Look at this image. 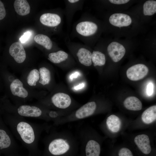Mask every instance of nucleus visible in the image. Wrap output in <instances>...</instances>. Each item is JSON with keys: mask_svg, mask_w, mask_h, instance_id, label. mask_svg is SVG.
Wrapping results in <instances>:
<instances>
[{"mask_svg": "<svg viewBox=\"0 0 156 156\" xmlns=\"http://www.w3.org/2000/svg\"><path fill=\"white\" fill-rule=\"evenodd\" d=\"M84 86V83H81L79 84V85L75 86L74 88V89L75 90H79L82 88Z\"/></svg>", "mask_w": 156, "mask_h": 156, "instance_id": "nucleus-31", "label": "nucleus"}, {"mask_svg": "<svg viewBox=\"0 0 156 156\" xmlns=\"http://www.w3.org/2000/svg\"><path fill=\"white\" fill-rule=\"evenodd\" d=\"M14 7L16 12L20 15H27L30 12V6L27 0H15L14 3Z\"/></svg>", "mask_w": 156, "mask_h": 156, "instance_id": "nucleus-17", "label": "nucleus"}, {"mask_svg": "<svg viewBox=\"0 0 156 156\" xmlns=\"http://www.w3.org/2000/svg\"><path fill=\"white\" fill-rule=\"evenodd\" d=\"M32 33L30 31L25 32L19 38V40L21 43L24 44L27 42L31 38Z\"/></svg>", "mask_w": 156, "mask_h": 156, "instance_id": "nucleus-25", "label": "nucleus"}, {"mask_svg": "<svg viewBox=\"0 0 156 156\" xmlns=\"http://www.w3.org/2000/svg\"><path fill=\"white\" fill-rule=\"evenodd\" d=\"M9 53L18 63H22L25 59V51L21 44L19 42H16L12 44L10 47Z\"/></svg>", "mask_w": 156, "mask_h": 156, "instance_id": "nucleus-11", "label": "nucleus"}, {"mask_svg": "<svg viewBox=\"0 0 156 156\" xmlns=\"http://www.w3.org/2000/svg\"><path fill=\"white\" fill-rule=\"evenodd\" d=\"M109 21L112 25L119 27L127 26L131 23L132 20L128 15L122 13H115L111 15Z\"/></svg>", "mask_w": 156, "mask_h": 156, "instance_id": "nucleus-12", "label": "nucleus"}, {"mask_svg": "<svg viewBox=\"0 0 156 156\" xmlns=\"http://www.w3.org/2000/svg\"><path fill=\"white\" fill-rule=\"evenodd\" d=\"M7 120L13 136L31 149L36 148L42 133L48 132L52 127L45 123L40 124L29 122L14 114L9 116Z\"/></svg>", "mask_w": 156, "mask_h": 156, "instance_id": "nucleus-1", "label": "nucleus"}, {"mask_svg": "<svg viewBox=\"0 0 156 156\" xmlns=\"http://www.w3.org/2000/svg\"><path fill=\"white\" fill-rule=\"evenodd\" d=\"M69 57V55L67 53L59 50L56 52L49 53L48 59L53 63L60 64L67 61Z\"/></svg>", "mask_w": 156, "mask_h": 156, "instance_id": "nucleus-15", "label": "nucleus"}, {"mask_svg": "<svg viewBox=\"0 0 156 156\" xmlns=\"http://www.w3.org/2000/svg\"><path fill=\"white\" fill-rule=\"evenodd\" d=\"M64 10L60 9L56 12H47L40 16V23L45 27L51 29L53 32L62 31L63 23Z\"/></svg>", "mask_w": 156, "mask_h": 156, "instance_id": "nucleus-5", "label": "nucleus"}, {"mask_svg": "<svg viewBox=\"0 0 156 156\" xmlns=\"http://www.w3.org/2000/svg\"><path fill=\"white\" fill-rule=\"evenodd\" d=\"M134 142L143 153L148 154L151 152V148L150 140L147 135L145 134L137 135L134 138Z\"/></svg>", "mask_w": 156, "mask_h": 156, "instance_id": "nucleus-13", "label": "nucleus"}, {"mask_svg": "<svg viewBox=\"0 0 156 156\" xmlns=\"http://www.w3.org/2000/svg\"><path fill=\"white\" fill-rule=\"evenodd\" d=\"M10 88L12 94L14 96L23 98L28 96L27 91L23 88L22 82L18 79L14 80L10 84Z\"/></svg>", "mask_w": 156, "mask_h": 156, "instance_id": "nucleus-14", "label": "nucleus"}, {"mask_svg": "<svg viewBox=\"0 0 156 156\" xmlns=\"http://www.w3.org/2000/svg\"><path fill=\"white\" fill-rule=\"evenodd\" d=\"M39 71L36 69L31 70L27 77V82L30 86H35L40 78Z\"/></svg>", "mask_w": 156, "mask_h": 156, "instance_id": "nucleus-24", "label": "nucleus"}, {"mask_svg": "<svg viewBox=\"0 0 156 156\" xmlns=\"http://www.w3.org/2000/svg\"><path fill=\"white\" fill-rule=\"evenodd\" d=\"M79 75V73L77 72L72 73L70 76V78L71 80H72L73 79L77 77Z\"/></svg>", "mask_w": 156, "mask_h": 156, "instance_id": "nucleus-30", "label": "nucleus"}, {"mask_svg": "<svg viewBox=\"0 0 156 156\" xmlns=\"http://www.w3.org/2000/svg\"><path fill=\"white\" fill-rule=\"evenodd\" d=\"M148 72V68L142 64H138L132 66L127 70L128 78L133 81L140 80L144 78Z\"/></svg>", "mask_w": 156, "mask_h": 156, "instance_id": "nucleus-7", "label": "nucleus"}, {"mask_svg": "<svg viewBox=\"0 0 156 156\" xmlns=\"http://www.w3.org/2000/svg\"><path fill=\"white\" fill-rule=\"evenodd\" d=\"M16 142L14 136L5 129L0 128V150L15 148Z\"/></svg>", "mask_w": 156, "mask_h": 156, "instance_id": "nucleus-8", "label": "nucleus"}, {"mask_svg": "<svg viewBox=\"0 0 156 156\" xmlns=\"http://www.w3.org/2000/svg\"><path fill=\"white\" fill-rule=\"evenodd\" d=\"M141 118L143 122L148 124L152 123L156 119V106H151L142 113Z\"/></svg>", "mask_w": 156, "mask_h": 156, "instance_id": "nucleus-20", "label": "nucleus"}, {"mask_svg": "<svg viewBox=\"0 0 156 156\" xmlns=\"http://www.w3.org/2000/svg\"><path fill=\"white\" fill-rule=\"evenodd\" d=\"M118 156H133L131 151L128 148H122L118 152Z\"/></svg>", "mask_w": 156, "mask_h": 156, "instance_id": "nucleus-26", "label": "nucleus"}, {"mask_svg": "<svg viewBox=\"0 0 156 156\" xmlns=\"http://www.w3.org/2000/svg\"><path fill=\"white\" fill-rule=\"evenodd\" d=\"M6 14V11L4 5L0 0V20L4 18Z\"/></svg>", "mask_w": 156, "mask_h": 156, "instance_id": "nucleus-27", "label": "nucleus"}, {"mask_svg": "<svg viewBox=\"0 0 156 156\" xmlns=\"http://www.w3.org/2000/svg\"><path fill=\"white\" fill-rule=\"evenodd\" d=\"M98 30V24L85 13L73 25L71 34L72 37L78 38L88 46Z\"/></svg>", "mask_w": 156, "mask_h": 156, "instance_id": "nucleus-3", "label": "nucleus"}, {"mask_svg": "<svg viewBox=\"0 0 156 156\" xmlns=\"http://www.w3.org/2000/svg\"><path fill=\"white\" fill-rule=\"evenodd\" d=\"M153 86L152 83H149L147 85V93L148 95L151 96L153 92Z\"/></svg>", "mask_w": 156, "mask_h": 156, "instance_id": "nucleus-28", "label": "nucleus"}, {"mask_svg": "<svg viewBox=\"0 0 156 156\" xmlns=\"http://www.w3.org/2000/svg\"><path fill=\"white\" fill-rule=\"evenodd\" d=\"M65 43L69 49L75 53L79 62L85 66L92 64V53L88 46L84 44L73 42L68 37L65 40Z\"/></svg>", "mask_w": 156, "mask_h": 156, "instance_id": "nucleus-4", "label": "nucleus"}, {"mask_svg": "<svg viewBox=\"0 0 156 156\" xmlns=\"http://www.w3.org/2000/svg\"><path fill=\"white\" fill-rule=\"evenodd\" d=\"M47 133L42 141L47 151L52 155H64L79 145L75 134L69 130L58 131L52 127Z\"/></svg>", "mask_w": 156, "mask_h": 156, "instance_id": "nucleus-2", "label": "nucleus"}, {"mask_svg": "<svg viewBox=\"0 0 156 156\" xmlns=\"http://www.w3.org/2000/svg\"><path fill=\"white\" fill-rule=\"evenodd\" d=\"M123 104L126 108L131 110H140L142 107V104L141 101L135 96L128 97L124 101Z\"/></svg>", "mask_w": 156, "mask_h": 156, "instance_id": "nucleus-18", "label": "nucleus"}, {"mask_svg": "<svg viewBox=\"0 0 156 156\" xmlns=\"http://www.w3.org/2000/svg\"><path fill=\"white\" fill-rule=\"evenodd\" d=\"M85 1L83 0H65L64 1L65 8L64 14L66 19L67 27L69 31L75 14L82 10Z\"/></svg>", "mask_w": 156, "mask_h": 156, "instance_id": "nucleus-6", "label": "nucleus"}, {"mask_svg": "<svg viewBox=\"0 0 156 156\" xmlns=\"http://www.w3.org/2000/svg\"><path fill=\"white\" fill-rule=\"evenodd\" d=\"M106 124L109 130L113 132H117L120 128L121 122L118 116L112 115L107 118Z\"/></svg>", "mask_w": 156, "mask_h": 156, "instance_id": "nucleus-19", "label": "nucleus"}, {"mask_svg": "<svg viewBox=\"0 0 156 156\" xmlns=\"http://www.w3.org/2000/svg\"><path fill=\"white\" fill-rule=\"evenodd\" d=\"M92 60L94 66H103L106 62L105 55L99 51H94L92 53Z\"/></svg>", "mask_w": 156, "mask_h": 156, "instance_id": "nucleus-21", "label": "nucleus"}, {"mask_svg": "<svg viewBox=\"0 0 156 156\" xmlns=\"http://www.w3.org/2000/svg\"><path fill=\"white\" fill-rule=\"evenodd\" d=\"M143 11L146 16H151L156 12V1L148 0L146 1L143 6Z\"/></svg>", "mask_w": 156, "mask_h": 156, "instance_id": "nucleus-22", "label": "nucleus"}, {"mask_svg": "<svg viewBox=\"0 0 156 156\" xmlns=\"http://www.w3.org/2000/svg\"><path fill=\"white\" fill-rule=\"evenodd\" d=\"M51 102L56 108L61 109H65L71 106L72 100L68 94L59 92L52 96L51 99Z\"/></svg>", "mask_w": 156, "mask_h": 156, "instance_id": "nucleus-9", "label": "nucleus"}, {"mask_svg": "<svg viewBox=\"0 0 156 156\" xmlns=\"http://www.w3.org/2000/svg\"><path fill=\"white\" fill-rule=\"evenodd\" d=\"M35 41L38 44L42 46L46 49L51 50L55 45L47 35L43 34H38L34 37Z\"/></svg>", "mask_w": 156, "mask_h": 156, "instance_id": "nucleus-16", "label": "nucleus"}, {"mask_svg": "<svg viewBox=\"0 0 156 156\" xmlns=\"http://www.w3.org/2000/svg\"><path fill=\"white\" fill-rule=\"evenodd\" d=\"M107 51L108 54L114 62L121 60L125 53L124 47L120 43L115 42L110 43L108 46Z\"/></svg>", "mask_w": 156, "mask_h": 156, "instance_id": "nucleus-10", "label": "nucleus"}, {"mask_svg": "<svg viewBox=\"0 0 156 156\" xmlns=\"http://www.w3.org/2000/svg\"><path fill=\"white\" fill-rule=\"evenodd\" d=\"M39 72L40 79L39 82L43 86L48 84L51 80L49 70L45 67H42L39 69Z\"/></svg>", "mask_w": 156, "mask_h": 156, "instance_id": "nucleus-23", "label": "nucleus"}, {"mask_svg": "<svg viewBox=\"0 0 156 156\" xmlns=\"http://www.w3.org/2000/svg\"><path fill=\"white\" fill-rule=\"evenodd\" d=\"M129 0H109V1L111 3L116 4H121L126 3L128 2Z\"/></svg>", "mask_w": 156, "mask_h": 156, "instance_id": "nucleus-29", "label": "nucleus"}]
</instances>
